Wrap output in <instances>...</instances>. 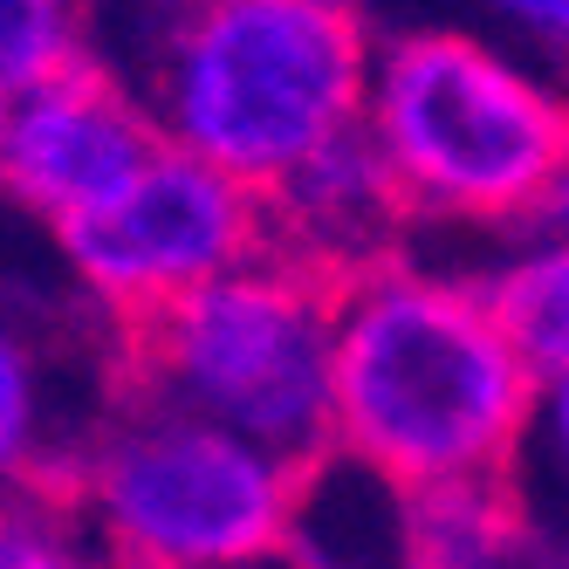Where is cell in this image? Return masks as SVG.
Listing matches in <instances>:
<instances>
[{"instance_id": "cell-1", "label": "cell", "mask_w": 569, "mask_h": 569, "mask_svg": "<svg viewBox=\"0 0 569 569\" xmlns=\"http://www.w3.org/2000/svg\"><path fill=\"white\" fill-rule=\"evenodd\" d=\"M487 281L385 254L337 281V453L378 480H508L536 412Z\"/></svg>"}, {"instance_id": "cell-2", "label": "cell", "mask_w": 569, "mask_h": 569, "mask_svg": "<svg viewBox=\"0 0 569 569\" xmlns=\"http://www.w3.org/2000/svg\"><path fill=\"white\" fill-rule=\"evenodd\" d=\"M371 49L350 0H179L138 97L158 144L268 192L316 144L357 131Z\"/></svg>"}, {"instance_id": "cell-3", "label": "cell", "mask_w": 569, "mask_h": 569, "mask_svg": "<svg viewBox=\"0 0 569 569\" xmlns=\"http://www.w3.org/2000/svg\"><path fill=\"white\" fill-rule=\"evenodd\" d=\"M363 138L412 220L528 227L569 151V97L460 28H412L371 49Z\"/></svg>"}, {"instance_id": "cell-4", "label": "cell", "mask_w": 569, "mask_h": 569, "mask_svg": "<svg viewBox=\"0 0 569 569\" xmlns=\"http://www.w3.org/2000/svg\"><path fill=\"white\" fill-rule=\"evenodd\" d=\"M302 480L309 467L138 385L56 473L110 569H254L296 528Z\"/></svg>"}, {"instance_id": "cell-5", "label": "cell", "mask_w": 569, "mask_h": 569, "mask_svg": "<svg viewBox=\"0 0 569 569\" xmlns=\"http://www.w3.org/2000/svg\"><path fill=\"white\" fill-rule=\"evenodd\" d=\"M131 330V385L268 453L316 467L337 446V281L248 254Z\"/></svg>"}, {"instance_id": "cell-6", "label": "cell", "mask_w": 569, "mask_h": 569, "mask_svg": "<svg viewBox=\"0 0 569 569\" xmlns=\"http://www.w3.org/2000/svg\"><path fill=\"white\" fill-rule=\"evenodd\" d=\"M62 240V261L76 274V289L97 296L110 316H151L179 296H192L199 281H213L240 268L248 254L268 248L261 192L240 186L199 158L158 144L151 166L97 207L90 220H76Z\"/></svg>"}, {"instance_id": "cell-7", "label": "cell", "mask_w": 569, "mask_h": 569, "mask_svg": "<svg viewBox=\"0 0 569 569\" xmlns=\"http://www.w3.org/2000/svg\"><path fill=\"white\" fill-rule=\"evenodd\" d=\"M158 151V124L131 83L76 62L49 83L8 97L0 124V192L49 233H69L110 207Z\"/></svg>"}, {"instance_id": "cell-8", "label": "cell", "mask_w": 569, "mask_h": 569, "mask_svg": "<svg viewBox=\"0 0 569 569\" xmlns=\"http://www.w3.org/2000/svg\"><path fill=\"white\" fill-rule=\"evenodd\" d=\"M261 220H268V248L289 254L316 274H357L385 254H398V233H405V199L385 172L378 144L357 131L316 144L302 166H289L268 192H261Z\"/></svg>"}, {"instance_id": "cell-9", "label": "cell", "mask_w": 569, "mask_h": 569, "mask_svg": "<svg viewBox=\"0 0 569 569\" xmlns=\"http://www.w3.org/2000/svg\"><path fill=\"white\" fill-rule=\"evenodd\" d=\"M405 549L419 569H515L521 515L508 501V480L405 487Z\"/></svg>"}, {"instance_id": "cell-10", "label": "cell", "mask_w": 569, "mask_h": 569, "mask_svg": "<svg viewBox=\"0 0 569 569\" xmlns=\"http://www.w3.org/2000/svg\"><path fill=\"white\" fill-rule=\"evenodd\" d=\"M536 378H569V233H528L480 274Z\"/></svg>"}, {"instance_id": "cell-11", "label": "cell", "mask_w": 569, "mask_h": 569, "mask_svg": "<svg viewBox=\"0 0 569 569\" xmlns=\"http://www.w3.org/2000/svg\"><path fill=\"white\" fill-rule=\"evenodd\" d=\"M69 446L56 439V391L34 343L0 316V495L8 487H56Z\"/></svg>"}, {"instance_id": "cell-12", "label": "cell", "mask_w": 569, "mask_h": 569, "mask_svg": "<svg viewBox=\"0 0 569 569\" xmlns=\"http://www.w3.org/2000/svg\"><path fill=\"white\" fill-rule=\"evenodd\" d=\"M76 62H90L83 0H0V97H21Z\"/></svg>"}, {"instance_id": "cell-13", "label": "cell", "mask_w": 569, "mask_h": 569, "mask_svg": "<svg viewBox=\"0 0 569 569\" xmlns=\"http://www.w3.org/2000/svg\"><path fill=\"white\" fill-rule=\"evenodd\" d=\"M0 569H110L62 487H8L0 495Z\"/></svg>"}, {"instance_id": "cell-14", "label": "cell", "mask_w": 569, "mask_h": 569, "mask_svg": "<svg viewBox=\"0 0 569 569\" xmlns=\"http://www.w3.org/2000/svg\"><path fill=\"white\" fill-rule=\"evenodd\" d=\"M521 453H542V467L569 487V378H542L536 385V412H528Z\"/></svg>"}, {"instance_id": "cell-15", "label": "cell", "mask_w": 569, "mask_h": 569, "mask_svg": "<svg viewBox=\"0 0 569 569\" xmlns=\"http://www.w3.org/2000/svg\"><path fill=\"white\" fill-rule=\"evenodd\" d=\"M495 8H501L521 34H536V42H549V49L569 56V0H495Z\"/></svg>"}, {"instance_id": "cell-16", "label": "cell", "mask_w": 569, "mask_h": 569, "mask_svg": "<svg viewBox=\"0 0 569 569\" xmlns=\"http://www.w3.org/2000/svg\"><path fill=\"white\" fill-rule=\"evenodd\" d=\"M528 233H569V151H562V166H556V179L542 192L536 220H528Z\"/></svg>"}, {"instance_id": "cell-17", "label": "cell", "mask_w": 569, "mask_h": 569, "mask_svg": "<svg viewBox=\"0 0 569 569\" xmlns=\"http://www.w3.org/2000/svg\"><path fill=\"white\" fill-rule=\"evenodd\" d=\"M562 569H569V536H562Z\"/></svg>"}, {"instance_id": "cell-18", "label": "cell", "mask_w": 569, "mask_h": 569, "mask_svg": "<svg viewBox=\"0 0 569 569\" xmlns=\"http://www.w3.org/2000/svg\"><path fill=\"white\" fill-rule=\"evenodd\" d=\"M0 124H8V97H0Z\"/></svg>"}]
</instances>
